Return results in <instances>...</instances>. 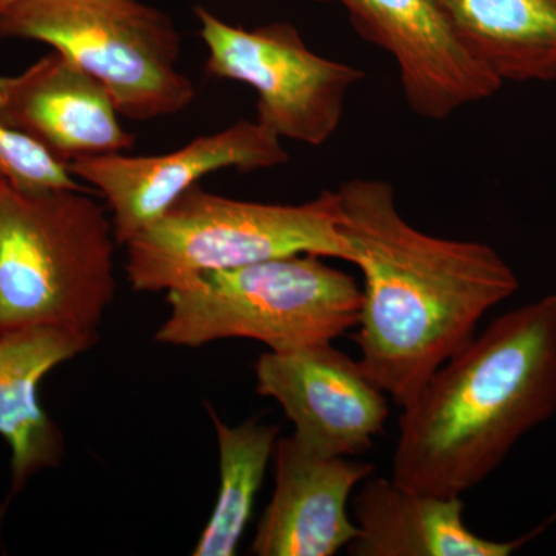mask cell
Instances as JSON below:
<instances>
[{
  "label": "cell",
  "instance_id": "obj_10",
  "mask_svg": "<svg viewBox=\"0 0 556 556\" xmlns=\"http://www.w3.org/2000/svg\"><path fill=\"white\" fill-rule=\"evenodd\" d=\"M346 11L354 30L393 58L408 108L444 121L489 100L503 83L456 38L438 0H316Z\"/></svg>",
  "mask_w": 556,
  "mask_h": 556
},
{
  "label": "cell",
  "instance_id": "obj_18",
  "mask_svg": "<svg viewBox=\"0 0 556 556\" xmlns=\"http://www.w3.org/2000/svg\"><path fill=\"white\" fill-rule=\"evenodd\" d=\"M16 0H0V13H3L9 7L13 5Z\"/></svg>",
  "mask_w": 556,
  "mask_h": 556
},
{
  "label": "cell",
  "instance_id": "obj_17",
  "mask_svg": "<svg viewBox=\"0 0 556 556\" xmlns=\"http://www.w3.org/2000/svg\"><path fill=\"white\" fill-rule=\"evenodd\" d=\"M0 177L27 189H76L83 186L68 167L51 159L30 139L0 123Z\"/></svg>",
  "mask_w": 556,
  "mask_h": 556
},
{
  "label": "cell",
  "instance_id": "obj_6",
  "mask_svg": "<svg viewBox=\"0 0 556 556\" xmlns=\"http://www.w3.org/2000/svg\"><path fill=\"white\" fill-rule=\"evenodd\" d=\"M0 39L38 40L94 76L119 115H177L195 98L179 72L181 38L164 11L139 0H16L0 13Z\"/></svg>",
  "mask_w": 556,
  "mask_h": 556
},
{
  "label": "cell",
  "instance_id": "obj_2",
  "mask_svg": "<svg viewBox=\"0 0 556 556\" xmlns=\"http://www.w3.org/2000/svg\"><path fill=\"white\" fill-rule=\"evenodd\" d=\"M391 479L463 496L556 413V294L495 318L401 408Z\"/></svg>",
  "mask_w": 556,
  "mask_h": 556
},
{
  "label": "cell",
  "instance_id": "obj_12",
  "mask_svg": "<svg viewBox=\"0 0 556 556\" xmlns=\"http://www.w3.org/2000/svg\"><path fill=\"white\" fill-rule=\"evenodd\" d=\"M276 489L252 541L257 556H334L358 535L348 514L356 486L372 477L375 464L324 456L294 434L278 439Z\"/></svg>",
  "mask_w": 556,
  "mask_h": 556
},
{
  "label": "cell",
  "instance_id": "obj_1",
  "mask_svg": "<svg viewBox=\"0 0 556 556\" xmlns=\"http://www.w3.org/2000/svg\"><path fill=\"white\" fill-rule=\"evenodd\" d=\"M340 232L364 274L358 367L399 408L477 336L519 280L489 244L428 236L402 217L393 186L354 178L338 189Z\"/></svg>",
  "mask_w": 556,
  "mask_h": 556
},
{
  "label": "cell",
  "instance_id": "obj_7",
  "mask_svg": "<svg viewBox=\"0 0 556 556\" xmlns=\"http://www.w3.org/2000/svg\"><path fill=\"white\" fill-rule=\"evenodd\" d=\"M207 49L206 72L247 84L257 94V119L278 138L325 144L339 129L346 94L365 78L361 68L308 49L288 22L241 28L197 7Z\"/></svg>",
  "mask_w": 556,
  "mask_h": 556
},
{
  "label": "cell",
  "instance_id": "obj_9",
  "mask_svg": "<svg viewBox=\"0 0 556 556\" xmlns=\"http://www.w3.org/2000/svg\"><path fill=\"white\" fill-rule=\"evenodd\" d=\"M255 390L283 408L294 437L324 456L367 455L386 428V393L332 342L262 354Z\"/></svg>",
  "mask_w": 556,
  "mask_h": 556
},
{
  "label": "cell",
  "instance_id": "obj_14",
  "mask_svg": "<svg viewBox=\"0 0 556 556\" xmlns=\"http://www.w3.org/2000/svg\"><path fill=\"white\" fill-rule=\"evenodd\" d=\"M97 342L98 334L56 327L0 334V438L11 453L9 500L40 471L60 466L64 456L61 428L40 405V382Z\"/></svg>",
  "mask_w": 556,
  "mask_h": 556
},
{
  "label": "cell",
  "instance_id": "obj_16",
  "mask_svg": "<svg viewBox=\"0 0 556 556\" xmlns=\"http://www.w3.org/2000/svg\"><path fill=\"white\" fill-rule=\"evenodd\" d=\"M208 413L217 433L218 496L192 555L233 556L251 521L280 428L257 419L230 427L214 409Z\"/></svg>",
  "mask_w": 556,
  "mask_h": 556
},
{
  "label": "cell",
  "instance_id": "obj_15",
  "mask_svg": "<svg viewBox=\"0 0 556 556\" xmlns=\"http://www.w3.org/2000/svg\"><path fill=\"white\" fill-rule=\"evenodd\" d=\"M464 49L501 83L556 80V0H438Z\"/></svg>",
  "mask_w": 556,
  "mask_h": 556
},
{
  "label": "cell",
  "instance_id": "obj_3",
  "mask_svg": "<svg viewBox=\"0 0 556 556\" xmlns=\"http://www.w3.org/2000/svg\"><path fill=\"white\" fill-rule=\"evenodd\" d=\"M115 233L76 189L0 177V334L56 327L98 334L116 294Z\"/></svg>",
  "mask_w": 556,
  "mask_h": 556
},
{
  "label": "cell",
  "instance_id": "obj_5",
  "mask_svg": "<svg viewBox=\"0 0 556 556\" xmlns=\"http://www.w3.org/2000/svg\"><path fill=\"white\" fill-rule=\"evenodd\" d=\"M338 190L302 204L257 203L199 185L126 244L127 278L138 292L172 291L211 270L311 254L353 263L340 232Z\"/></svg>",
  "mask_w": 556,
  "mask_h": 556
},
{
  "label": "cell",
  "instance_id": "obj_4",
  "mask_svg": "<svg viewBox=\"0 0 556 556\" xmlns=\"http://www.w3.org/2000/svg\"><path fill=\"white\" fill-rule=\"evenodd\" d=\"M166 302L156 342L199 348L248 339L285 353L356 328L362 289L321 257L299 254L201 274L167 291Z\"/></svg>",
  "mask_w": 556,
  "mask_h": 556
},
{
  "label": "cell",
  "instance_id": "obj_13",
  "mask_svg": "<svg viewBox=\"0 0 556 556\" xmlns=\"http://www.w3.org/2000/svg\"><path fill=\"white\" fill-rule=\"evenodd\" d=\"M353 514L358 535L346 548L351 556H508L556 519L518 540L493 541L468 529L460 496L413 492L376 475L358 485Z\"/></svg>",
  "mask_w": 556,
  "mask_h": 556
},
{
  "label": "cell",
  "instance_id": "obj_11",
  "mask_svg": "<svg viewBox=\"0 0 556 556\" xmlns=\"http://www.w3.org/2000/svg\"><path fill=\"white\" fill-rule=\"evenodd\" d=\"M112 94L87 70L51 50L20 75L0 76V123L60 163L124 153V129Z\"/></svg>",
  "mask_w": 556,
  "mask_h": 556
},
{
  "label": "cell",
  "instance_id": "obj_8",
  "mask_svg": "<svg viewBox=\"0 0 556 556\" xmlns=\"http://www.w3.org/2000/svg\"><path fill=\"white\" fill-rule=\"evenodd\" d=\"M288 160L281 139L268 127L239 121L164 155L110 153L76 160L67 167L73 177L100 190L112 211L116 243L126 247L212 172L273 169Z\"/></svg>",
  "mask_w": 556,
  "mask_h": 556
}]
</instances>
